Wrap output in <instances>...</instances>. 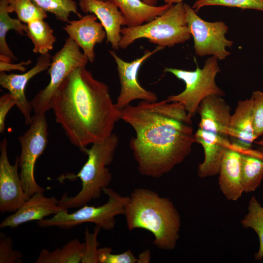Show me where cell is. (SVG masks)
<instances>
[{"label":"cell","mask_w":263,"mask_h":263,"mask_svg":"<svg viewBox=\"0 0 263 263\" xmlns=\"http://www.w3.org/2000/svg\"><path fill=\"white\" fill-rule=\"evenodd\" d=\"M120 113L121 119L135 131L129 147L141 175L160 178L190 153L194 133L191 118L181 103L141 100Z\"/></svg>","instance_id":"6da1fadb"},{"label":"cell","mask_w":263,"mask_h":263,"mask_svg":"<svg viewBox=\"0 0 263 263\" xmlns=\"http://www.w3.org/2000/svg\"><path fill=\"white\" fill-rule=\"evenodd\" d=\"M51 109L56 122L80 150L106 139L121 119L108 85L94 78L85 66L74 69L65 77L52 98Z\"/></svg>","instance_id":"7a4b0ae2"},{"label":"cell","mask_w":263,"mask_h":263,"mask_svg":"<svg viewBox=\"0 0 263 263\" xmlns=\"http://www.w3.org/2000/svg\"><path fill=\"white\" fill-rule=\"evenodd\" d=\"M124 215L129 230L141 228L150 231L158 248L171 250L176 247L181 218L169 199L146 188H136L130 196Z\"/></svg>","instance_id":"3957f363"},{"label":"cell","mask_w":263,"mask_h":263,"mask_svg":"<svg viewBox=\"0 0 263 263\" xmlns=\"http://www.w3.org/2000/svg\"><path fill=\"white\" fill-rule=\"evenodd\" d=\"M197 113L200 121L194 137L195 142L203 147L205 154L204 161L198 166L197 174L205 178L219 173L223 155L231 146L228 134L231 108L222 96L212 95L201 101Z\"/></svg>","instance_id":"277c9868"},{"label":"cell","mask_w":263,"mask_h":263,"mask_svg":"<svg viewBox=\"0 0 263 263\" xmlns=\"http://www.w3.org/2000/svg\"><path fill=\"white\" fill-rule=\"evenodd\" d=\"M119 143L117 135L112 133L103 141L92 144V147L80 149L88 156L86 163L76 174L61 175L58 180H73L80 178L82 188L75 196L68 197L64 194L58 205L63 208L82 207L92 200L100 197L103 188L108 187L112 180V175L107 167L110 165Z\"/></svg>","instance_id":"5b68a950"},{"label":"cell","mask_w":263,"mask_h":263,"mask_svg":"<svg viewBox=\"0 0 263 263\" xmlns=\"http://www.w3.org/2000/svg\"><path fill=\"white\" fill-rule=\"evenodd\" d=\"M121 34L119 46L122 49L140 38L165 48L183 43L192 37L183 2L173 4L162 15L141 25L121 28Z\"/></svg>","instance_id":"8992f818"},{"label":"cell","mask_w":263,"mask_h":263,"mask_svg":"<svg viewBox=\"0 0 263 263\" xmlns=\"http://www.w3.org/2000/svg\"><path fill=\"white\" fill-rule=\"evenodd\" d=\"M103 192L108 199L102 205H86L71 213L63 208L51 218L38 221L37 224L41 228L57 226L68 230L83 223H93L103 230H112L115 226V217L124 215L130 196H122L108 187L103 188Z\"/></svg>","instance_id":"52a82bcc"},{"label":"cell","mask_w":263,"mask_h":263,"mask_svg":"<svg viewBox=\"0 0 263 263\" xmlns=\"http://www.w3.org/2000/svg\"><path fill=\"white\" fill-rule=\"evenodd\" d=\"M219 59L214 56L208 57L204 67L198 65L194 71L165 68L164 72L172 74L185 83V89L181 93L168 96L166 100L169 102L182 104L188 116H195L201 101L206 97L217 95L223 96L224 92L216 84L215 77L221 70Z\"/></svg>","instance_id":"ba28073f"},{"label":"cell","mask_w":263,"mask_h":263,"mask_svg":"<svg viewBox=\"0 0 263 263\" xmlns=\"http://www.w3.org/2000/svg\"><path fill=\"white\" fill-rule=\"evenodd\" d=\"M79 46L69 37L62 47L51 58L48 74V84L40 90L30 101L35 114L45 113L52 108V100L60 85L74 69L86 66L88 59Z\"/></svg>","instance_id":"9c48e42d"},{"label":"cell","mask_w":263,"mask_h":263,"mask_svg":"<svg viewBox=\"0 0 263 263\" xmlns=\"http://www.w3.org/2000/svg\"><path fill=\"white\" fill-rule=\"evenodd\" d=\"M29 128L18 139L21 146L19 157V176L23 189L29 197L45 189L35 180L34 169L38 158L48 143V125L45 113L35 114Z\"/></svg>","instance_id":"30bf717a"},{"label":"cell","mask_w":263,"mask_h":263,"mask_svg":"<svg viewBox=\"0 0 263 263\" xmlns=\"http://www.w3.org/2000/svg\"><path fill=\"white\" fill-rule=\"evenodd\" d=\"M184 7L196 55L199 56L211 55L219 60L225 59L230 54L226 48L233 44V41L225 37L228 30L227 25L222 21L205 20L188 4L184 3Z\"/></svg>","instance_id":"8fae6325"},{"label":"cell","mask_w":263,"mask_h":263,"mask_svg":"<svg viewBox=\"0 0 263 263\" xmlns=\"http://www.w3.org/2000/svg\"><path fill=\"white\" fill-rule=\"evenodd\" d=\"M157 46L153 50H147L140 57L131 62H127L121 58L113 50L109 53L114 58L116 65L121 89L117 98L115 106L121 110L130 105L132 101L140 99L153 102L158 100L156 94L142 87L138 81V74L142 64L152 55L164 49Z\"/></svg>","instance_id":"7c38bea8"},{"label":"cell","mask_w":263,"mask_h":263,"mask_svg":"<svg viewBox=\"0 0 263 263\" xmlns=\"http://www.w3.org/2000/svg\"><path fill=\"white\" fill-rule=\"evenodd\" d=\"M7 140L3 138L0 144V211L14 212L30 197L24 192L19 174V157L11 165L7 156Z\"/></svg>","instance_id":"4fadbf2b"},{"label":"cell","mask_w":263,"mask_h":263,"mask_svg":"<svg viewBox=\"0 0 263 263\" xmlns=\"http://www.w3.org/2000/svg\"><path fill=\"white\" fill-rule=\"evenodd\" d=\"M51 58L49 53L40 55L35 65L21 74H7L5 72L0 73V85L16 98V105L22 114L26 125L32 123L31 111L33 110L31 103L28 100L25 94L26 86L33 77L49 68Z\"/></svg>","instance_id":"5bb4252c"},{"label":"cell","mask_w":263,"mask_h":263,"mask_svg":"<svg viewBox=\"0 0 263 263\" xmlns=\"http://www.w3.org/2000/svg\"><path fill=\"white\" fill-rule=\"evenodd\" d=\"M78 5L83 12L96 16L106 31L107 44L118 50L121 26H127V21L117 6L111 0H78Z\"/></svg>","instance_id":"9a60e30c"},{"label":"cell","mask_w":263,"mask_h":263,"mask_svg":"<svg viewBox=\"0 0 263 263\" xmlns=\"http://www.w3.org/2000/svg\"><path fill=\"white\" fill-rule=\"evenodd\" d=\"M94 14H87L78 20H72L62 28L82 49L89 62L93 63L95 58L94 46L101 43L106 38V31L101 22Z\"/></svg>","instance_id":"2e32d148"},{"label":"cell","mask_w":263,"mask_h":263,"mask_svg":"<svg viewBox=\"0 0 263 263\" xmlns=\"http://www.w3.org/2000/svg\"><path fill=\"white\" fill-rule=\"evenodd\" d=\"M55 197H46L42 192H36L30 196L10 215L1 222L0 228H15L32 221H39L51 215H55L63 208Z\"/></svg>","instance_id":"e0dca14e"},{"label":"cell","mask_w":263,"mask_h":263,"mask_svg":"<svg viewBox=\"0 0 263 263\" xmlns=\"http://www.w3.org/2000/svg\"><path fill=\"white\" fill-rule=\"evenodd\" d=\"M253 104L252 99L240 100L231 115L228 129L231 147L240 151L252 149L257 137L253 128Z\"/></svg>","instance_id":"ac0fdd59"},{"label":"cell","mask_w":263,"mask_h":263,"mask_svg":"<svg viewBox=\"0 0 263 263\" xmlns=\"http://www.w3.org/2000/svg\"><path fill=\"white\" fill-rule=\"evenodd\" d=\"M242 151L232 147L222 158L219 171L220 188L229 200L236 201L244 192L241 178Z\"/></svg>","instance_id":"d6986e66"},{"label":"cell","mask_w":263,"mask_h":263,"mask_svg":"<svg viewBox=\"0 0 263 263\" xmlns=\"http://www.w3.org/2000/svg\"><path fill=\"white\" fill-rule=\"evenodd\" d=\"M116 4L127 21V27H136L164 14L173 4L151 6L142 0H110Z\"/></svg>","instance_id":"ffe728a7"},{"label":"cell","mask_w":263,"mask_h":263,"mask_svg":"<svg viewBox=\"0 0 263 263\" xmlns=\"http://www.w3.org/2000/svg\"><path fill=\"white\" fill-rule=\"evenodd\" d=\"M241 178L244 192L254 191L263 179V152L250 149L242 151Z\"/></svg>","instance_id":"44dd1931"},{"label":"cell","mask_w":263,"mask_h":263,"mask_svg":"<svg viewBox=\"0 0 263 263\" xmlns=\"http://www.w3.org/2000/svg\"><path fill=\"white\" fill-rule=\"evenodd\" d=\"M9 0H0V60L11 62L17 58L11 50L6 41V35L9 31L15 30L23 36L27 29V24L18 19L10 17L8 11Z\"/></svg>","instance_id":"7402d4cb"},{"label":"cell","mask_w":263,"mask_h":263,"mask_svg":"<svg viewBox=\"0 0 263 263\" xmlns=\"http://www.w3.org/2000/svg\"><path fill=\"white\" fill-rule=\"evenodd\" d=\"M85 243L78 239L72 240L61 248L50 251L42 249L36 263H79L85 251Z\"/></svg>","instance_id":"603a6c76"},{"label":"cell","mask_w":263,"mask_h":263,"mask_svg":"<svg viewBox=\"0 0 263 263\" xmlns=\"http://www.w3.org/2000/svg\"><path fill=\"white\" fill-rule=\"evenodd\" d=\"M27 24L25 35L34 45L33 53L45 54L52 50L56 38L54 30L44 19H37Z\"/></svg>","instance_id":"cb8c5ba5"},{"label":"cell","mask_w":263,"mask_h":263,"mask_svg":"<svg viewBox=\"0 0 263 263\" xmlns=\"http://www.w3.org/2000/svg\"><path fill=\"white\" fill-rule=\"evenodd\" d=\"M241 223L244 227L251 228L257 234L260 247L255 257L256 260H262L263 258V207L255 197L251 198L248 206V212Z\"/></svg>","instance_id":"d4e9b609"},{"label":"cell","mask_w":263,"mask_h":263,"mask_svg":"<svg viewBox=\"0 0 263 263\" xmlns=\"http://www.w3.org/2000/svg\"><path fill=\"white\" fill-rule=\"evenodd\" d=\"M31 0L45 12L54 14L57 20L62 22H69L71 13L79 18L82 17L78 11L77 4L74 0Z\"/></svg>","instance_id":"484cf974"},{"label":"cell","mask_w":263,"mask_h":263,"mask_svg":"<svg viewBox=\"0 0 263 263\" xmlns=\"http://www.w3.org/2000/svg\"><path fill=\"white\" fill-rule=\"evenodd\" d=\"M8 11L9 13H15L18 19L26 24L47 18L46 12L31 0H9Z\"/></svg>","instance_id":"4316f807"},{"label":"cell","mask_w":263,"mask_h":263,"mask_svg":"<svg viewBox=\"0 0 263 263\" xmlns=\"http://www.w3.org/2000/svg\"><path fill=\"white\" fill-rule=\"evenodd\" d=\"M212 5L263 11V0H196L191 7L196 12L204 6Z\"/></svg>","instance_id":"83f0119b"},{"label":"cell","mask_w":263,"mask_h":263,"mask_svg":"<svg viewBox=\"0 0 263 263\" xmlns=\"http://www.w3.org/2000/svg\"><path fill=\"white\" fill-rule=\"evenodd\" d=\"M101 228L95 225L94 231L91 233L86 227L85 231V251L83 256L82 263H98L97 252L98 242L97 236Z\"/></svg>","instance_id":"f1b7e54d"},{"label":"cell","mask_w":263,"mask_h":263,"mask_svg":"<svg viewBox=\"0 0 263 263\" xmlns=\"http://www.w3.org/2000/svg\"><path fill=\"white\" fill-rule=\"evenodd\" d=\"M98 263H136L137 258L132 250L129 249L122 253L113 254L110 247L98 248L97 252Z\"/></svg>","instance_id":"f546056e"},{"label":"cell","mask_w":263,"mask_h":263,"mask_svg":"<svg viewBox=\"0 0 263 263\" xmlns=\"http://www.w3.org/2000/svg\"><path fill=\"white\" fill-rule=\"evenodd\" d=\"M11 237L4 233L0 234V263H21L23 255L18 250L13 248Z\"/></svg>","instance_id":"4dcf8cb0"},{"label":"cell","mask_w":263,"mask_h":263,"mask_svg":"<svg viewBox=\"0 0 263 263\" xmlns=\"http://www.w3.org/2000/svg\"><path fill=\"white\" fill-rule=\"evenodd\" d=\"M251 98L253 104V128L258 138L263 135V93L253 91Z\"/></svg>","instance_id":"1f68e13d"},{"label":"cell","mask_w":263,"mask_h":263,"mask_svg":"<svg viewBox=\"0 0 263 263\" xmlns=\"http://www.w3.org/2000/svg\"><path fill=\"white\" fill-rule=\"evenodd\" d=\"M17 103L15 97L10 93H5L0 97V132L5 130V120L9 111Z\"/></svg>","instance_id":"d6a6232c"},{"label":"cell","mask_w":263,"mask_h":263,"mask_svg":"<svg viewBox=\"0 0 263 263\" xmlns=\"http://www.w3.org/2000/svg\"><path fill=\"white\" fill-rule=\"evenodd\" d=\"M31 63V60L22 61L15 64H12L11 62L0 60V72H8L13 70L24 72L26 69L24 65H28Z\"/></svg>","instance_id":"836d02e7"},{"label":"cell","mask_w":263,"mask_h":263,"mask_svg":"<svg viewBox=\"0 0 263 263\" xmlns=\"http://www.w3.org/2000/svg\"><path fill=\"white\" fill-rule=\"evenodd\" d=\"M151 253L149 249H147L140 253L137 258V263H148L150 262Z\"/></svg>","instance_id":"e575fe53"},{"label":"cell","mask_w":263,"mask_h":263,"mask_svg":"<svg viewBox=\"0 0 263 263\" xmlns=\"http://www.w3.org/2000/svg\"><path fill=\"white\" fill-rule=\"evenodd\" d=\"M145 3L151 6H156L157 0H142Z\"/></svg>","instance_id":"d590c367"},{"label":"cell","mask_w":263,"mask_h":263,"mask_svg":"<svg viewBox=\"0 0 263 263\" xmlns=\"http://www.w3.org/2000/svg\"><path fill=\"white\" fill-rule=\"evenodd\" d=\"M164 1L165 3H178L183 2V0H162Z\"/></svg>","instance_id":"8d00e7d4"},{"label":"cell","mask_w":263,"mask_h":263,"mask_svg":"<svg viewBox=\"0 0 263 263\" xmlns=\"http://www.w3.org/2000/svg\"><path fill=\"white\" fill-rule=\"evenodd\" d=\"M256 143L260 146H263V139L259 141L256 142Z\"/></svg>","instance_id":"74e56055"},{"label":"cell","mask_w":263,"mask_h":263,"mask_svg":"<svg viewBox=\"0 0 263 263\" xmlns=\"http://www.w3.org/2000/svg\"></svg>","instance_id":"f35d334b"}]
</instances>
